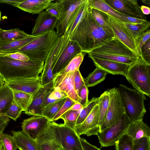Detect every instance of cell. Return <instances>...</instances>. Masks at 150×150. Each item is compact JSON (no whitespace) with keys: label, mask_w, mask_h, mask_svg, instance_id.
Segmentation results:
<instances>
[{"label":"cell","mask_w":150,"mask_h":150,"mask_svg":"<svg viewBox=\"0 0 150 150\" xmlns=\"http://www.w3.org/2000/svg\"><path fill=\"white\" fill-rule=\"evenodd\" d=\"M3 150H16L18 149L16 142L13 136L3 133L0 137Z\"/></svg>","instance_id":"7bdbcfd3"},{"label":"cell","mask_w":150,"mask_h":150,"mask_svg":"<svg viewBox=\"0 0 150 150\" xmlns=\"http://www.w3.org/2000/svg\"><path fill=\"white\" fill-rule=\"evenodd\" d=\"M110 95L108 91L104 92L98 97L97 104L98 105L99 112V126L100 127L105 120L109 101Z\"/></svg>","instance_id":"836d02e7"},{"label":"cell","mask_w":150,"mask_h":150,"mask_svg":"<svg viewBox=\"0 0 150 150\" xmlns=\"http://www.w3.org/2000/svg\"><path fill=\"white\" fill-rule=\"evenodd\" d=\"M89 7L103 12L121 21L129 22L123 16V13L116 11L111 7L104 0H88Z\"/></svg>","instance_id":"4316f807"},{"label":"cell","mask_w":150,"mask_h":150,"mask_svg":"<svg viewBox=\"0 0 150 150\" xmlns=\"http://www.w3.org/2000/svg\"><path fill=\"white\" fill-rule=\"evenodd\" d=\"M9 121V118L4 114H0V137Z\"/></svg>","instance_id":"db71d44e"},{"label":"cell","mask_w":150,"mask_h":150,"mask_svg":"<svg viewBox=\"0 0 150 150\" xmlns=\"http://www.w3.org/2000/svg\"><path fill=\"white\" fill-rule=\"evenodd\" d=\"M115 146L116 150H133L134 140L126 133L116 142Z\"/></svg>","instance_id":"b9f144b4"},{"label":"cell","mask_w":150,"mask_h":150,"mask_svg":"<svg viewBox=\"0 0 150 150\" xmlns=\"http://www.w3.org/2000/svg\"><path fill=\"white\" fill-rule=\"evenodd\" d=\"M125 76L135 90L150 97V64L139 57L129 66Z\"/></svg>","instance_id":"5b68a950"},{"label":"cell","mask_w":150,"mask_h":150,"mask_svg":"<svg viewBox=\"0 0 150 150\" xmlns=\"http://www.w3.org/2000/svg\"><path fill=\"white\" fill-rule=\"evenodd\" d=\"M84 53L82 52L77 54L57 75H64L79 70L80 66L83 59Z\"/></svg>","instance_id":"8d00e7d4"},{"label":"cell","mask_w":150,"mask_h":150,"mask_svg":"<svg viewBox=\"0 0 150 150\" xmlns=\"http://www.w3.org/2000/svg\"><path fill=\"white\" fill-rule=\"evenodd\" d=\"M85 85L82 86L79 92L78 95L81 99L80 103L83 107L88 104L89 102L88 96L89 91Z\"/></svg>","instance_id":"681fc988"},{"label":"cell","mask_w":150,"mask_h":150,"mask_svg":"<svg viewBox=\"0 0 150 150\" xmlns=\"http://www.w3.org/2000/svg\"><path fill=\"white\" fill-rule=\"evenodd\" d=\"M113 38L95 21L88 6L69 40L76 41L82 52L88 53Z\"/></svg>","instance_id":"6da1fadb"},{"label":"cell","mask_w":150,"mask_h":150,"mask_svg":"<svg viewBox=\"0 0 150 150\" xmlns=\"http://www.w3.org/2000/svg\"><path fill=\"white\" fill-rule=\"evenodd\" d=\"M126 133L134 140L150 137V128L142 119H140L131 122Z\"/></svg>","instance_id":"cb8c5ba5"},{"label":"cell","mask_w":150,"mask_h":150,"mask_svg":"<svg viewBox=\"0 0 150 150\" xmlns=\"http://www.w3.org/2000/svg\"><path fill=\"white\" fill-rule=\"evenodd\" d=\"M54 88V79L49 83L43 85L33 95L31 103L25 114L29 115L42 116L40 107L48 94Z\"/></svg>","instance_id":"d6986e66"},{"label":"cell","mask_w":150,"mask_h":150,"mask_svg":"<svg viewBox=\"0 0 150 150\" xmlns=\"http://www.w3.org/2000/svg\"><path fill=\"white\" fill-rule=\"evenodd\" d=\"M63 37V35L58 36L45 62L42 72L40 77L42 86L49 83L55 77L53 74L52 70L58 57Z\"/></svg>","instance_id":"5bb4252c"},{"label":"cell","mask_w":150,"mask_h":150,"mask_svg":"<svg viewBox=\"0 0 150 150\" xmlns=\"http://www.w3.org/2000/svg\"><path fill=\"white\" fill-rule=\"evenodd\" d=\"M0 150H3L2 143L0 141Z\"/></svg>","instance_id":"be15d7a7"},{"label":"cell","mask_w":150,"mask_h":150,"mask_svg":"<svg viewBox=\"0 0 150 150\" xmlns=\"http://www.w3.org/2000/svg\"><path fill=\"white\" fill-rule=\"evenodd\" d=\"M89 52L139 57L135 53L115 37Z\"/></svg>","instance_id":"8fae6325"},{"label":"cell","mask_w":150,"mask_h":150,"mask_svg":"<svg viewBox=\"0 0 150 150\" xmlns=\"http://www.w3.org/2000/svg\"><path fill=\"white\" fill-rule=\"evenodd\" d=\"M38 14L32 30V35L33 36L54 30L58 21L55 17L46 11H42Z\"/></svg>","instance_id":"44dd1931"},{"label":"cell","mask_w":150,"mask_h":150,"mask_svg":"<svg viewBox=\"0 0 150 150\" xmlns=\"http://www.w3.org/2000/svg\"><path fill=\"white\" fill-rule=\"evenodd\" d=\"M49 121L42 116H33L23 120L21 123L22 131L36 141L47 128Z\"/></svg>","instance_id":"4fadbf2b"},{"label":"cell","mask_w":150,"mask_h":150,"mask_svg":"<svg viewBox=\"0 0 150 150\" xmlns=\"http://www.w3.org/2000/svg\"><path fill=\"white\" fill-rule=\"evenodd\" d=\"M83 0H57L61 8L60 17L56 27L58 36L65 33L67 23L71 16Z\"/></svg>","instance_id":"7c38bea8"},{"label":"cell","mask_w":150,"mask_h":150,"mask_svg":"<svg viewBox=\"0 0 150 150\" xmlns=\"http://www.w3.org/2000/svg\"><path fill=\"white\" fill-rule=\"evenodd\" d=\"M88 57L91 58H97L123 63L130 65L136 61L139 57H133L123 56L108 54L92 53L89 52Z\"/></svg>","instance_id":"d6a6232c"},{"label":"cell","mask_w":150,"mask_h":150,"mask_svg":"<svg viewBox=\"0 0 150 150\" xmlns=\"http://www.w3.org/2000/svg\"><path fill=\"white\" fill-rule=\"evenodd\" d=\"M46 9V11L55 17L58 20L59 19L61 14V8L57 1L55 2H51Z\"/></svg>","instance_id":"7dc6e473"},{"label":"cell","mask_w":150,"mask_h":150,"mask_svg":"<svg viewBox=\"0 0 150 150\" xmlns=\"http://www.w3.org/2000/svg\"><path fill=\"white\" fill-rule=\"evenodd\" d=\"M22 111V109L13 101L4 115L8 118L16 121L20 116Z\"/></svg>","instance_id":"f6af8a7d"},{"label":"cell","mask_w":150,"mask_h":150,"mask_svg":"<svg viewBox=\"0 0 150 150\" xmlns=\"http://www.w3.org/2000/svg\"><path fill=\"white\" fill-rule=\"evenodd\" d=\"M12 91L13 101L22 110L25 111L30 105L33 98V95L15 90Z\"/></svg>","instance_id":"e575fe53"},{"label":"cell","mask_w":150,"mask_h":150,"mask_svg":"<svg viewBox=\"0 0 150 150\" xmlns=\"http://www.w3.org/2000/svg\"><path fill=\"white\" fill-rule=\"evenodd\" d=\"M95 69L89 74L86 78H84L85 85L87 88L92 87L100 83L105 79L109 73L102 68L96 66Z\"/></svg>","instance_id":"1f68e13d"},{"label":"cell","mask_w":150,"mask_h":150,"mask_svg":"<svg viewBox=\"0 0 150 150\" xmlns=\"http://www.w3.org/2000/svg\"><path fill=\"white\" fill-rule=\"evenodd\" d=\"M81 110H69L63 114L60 119L63 120L64 124L74 130L76 122Z\"/></svg>","instance_id":"60d3db41"},{"label":"cell","mask_w":150,"mask_h":150,"mask_svg":"<svg viewBox=\"0 0 150 150\" xmlns=\"http://www.w3.org/2000/svg\"><path fill=\"white\" fill-rule=\"evenodd\" d=\"M44 62L29 59L27 62L15 60L0 53V76L5 82L23 78L39 77Z\"/></svg>","instance_id":"7a4b0ae2"},{"label":"cell","mask_w":150,"mask_h":150,"mask_svg":"<svg viewBox=\"0 0 150 150\" xmlns=\"http://www.w3.org/2000/svg\"><path fill=\"white\" fill-rule=\"evenodd\" d=\"M99 108L97 104L84 121L80 124L76 126L74 130L79 136L82 134L87 136L98 135L99 133Z\"/></svg>","instance_id":"2e32d148"},{"label":"cell","mask_w":150,"mask_h":150,"mask_svg":"<svg viewBox=\"0 0 150 150\" xmlns=\"http://www.w3.org/2000/svg\"><path fill=\"white\" fill-rule=\"evenodd\" d=\"M36 141L40 150H57L62 148L55 122L49 121L47 127Z\"/></svg>","instance_id":"30bf717a"},{"label":"cell","mask_w":150,"mask_h":150,"mask_svg":"<svg viewBox=\"0 0 150 150\" xmlns=\"http://www.w3.org/2000/svg\"><path fill=\"white\" fill-rule=\"evenodd\" d=\"M85 85L84 78L82 77L79 69L76 71L74 79V85L78 94L81 87Z\"/></svg>","instance_id":"816d5d0a"},{"label":"cell","mask_w":150,"mask_h":150,"mask_svg":"<svg viewBox=\"0 0 150 150\" xmlns=\"http://www.w3.org/2000/svg\"><path fill=\"white\" fill-rule=\"evenodd\" d=\"M83 107V106L80 103L76 102L70 108L69 110L79 111L81 110Z\"/></svg>","instance_id":"680465c9"},{"label":"cell","mask_w":150,"mask_h":150,"mask_svg":"<svg viewBox=\"0 0 150 150\" xmlns=\"http://www.w3.org/2000/svg\"><path fill=\"white\" fill-rule=\"evenodd\" d=\"M140 9L142 13L144 15H148L150 13V8L149 7L145 6H142L140 7Z\"/></svg>","instance_id":"91938a15"},{"label":"cell","mask_w":150,"mask_h":150,"mask_svg":"<svg viewBox=\"0 0 150 150\" xmlns=\"http://www.w3.org/2000/svg\"><path fill=\"white\" fill-rule=\"evenodd\" d=\"M107 91L110 97L109 104L105 121L100 127L99 133L118 122L125 114L117 88H114Z\"/></svg>","instance_id":"52a82bcc"},{"label":"cell","mask_w":150,"mask_h":150,"mask_svg":"<svg viewBox=\"0 0 150 150\" xmlns=\"http://www.w3.org/2000/svg\"><path fill=\"white\" fill-rule=\"evenodd\" d=\"M1 13L0 10V22L1 20Z\"/></svg>","instance_id":"e7e4bbea"},{"label":"cell","mask_w":150,"mask_h":150,"mask_svg":"<svg viewBox=\"0 0 150 150\" xmlns=\"http://www.w3.org/2000/svg\"><path fill=\"white\" fill-rule=\"evenodd\" d=\"M11 132L19 150H40L36 141L22 131L13 130Z\"/></svg>","instance_id":"d4e9b609"},{"label":"cell","mask_w":150,"mask_h":150,"mask_svg":"<svg viewBox=\"0 0 150 150\" xmlns=\"http://www.w3.org/2000/svg\"><path fill=\"white\" fill-rule=\"evenodd\" d=\"M1 53L4 56L18 61L27 62L29 60V58L26 55L19 52L11 53Z\"/></svg>","instance_id":"f907efd6"},{"label":"cell","mask_w":150,"mask_h":150,"mask_svg":"<svg viewBox=\"0 0 150 150\" xmlns=\"http://www.w3.org/2000/svg\"><path fill=\"white\" fill-rule=\"evenodd\" d=\"M141 1L149 7L150 6V0H142Z\"/></svg>","instance_id":"94428289"},{"label":"cell","mask_w":150,"mask_h":150,"mask_svg":"<svg viewBox=\"0 0 150 150\" xmlns=\"http://www.w3.org/2000/svg\"><path fill=\"white\" fill-rule=\"evenodd\" d=\"M58 37L54 30L37 36L19 51L25 55L29 59L44 62Z\"/></svg>","instance_id":"277c9868"},{"label":"cell","mask_w":150,"mask_h":150,"mask_svg":"<svg viewBox=\"0 0 150 150\" xmlns=\"http://www.w3.org/2000/svg\"><path fill=\"white\" fill-rule=\"evenodd\" d=\"M117 88L125 113L129 121L132 122L143 120L146 112L144 105L146 100L145 95L122 84H120Z\"/></svg>","instance_id":"3957f363"},{"label":"cell","mask_w":150,"mask_h":150,"mask_svg":"<svg viewBox=\"0 0 150 150\" xmlns=\"http://www.w3.org/2000/svg\"><path fill=\"white\" fill-rule=\"evenodd\" d=\"M140 52L141 58L146 63L150 64V39L143 45Z\"/></svg>","instance_id":"c3c4849f"},{"label":"cell","mask_w":150,"mask_h":150,"mask_svg":"<svg viewBox=\"0 0 150 150\" xmlns=\"http://www.w3.org/2000/svg\"><path fill=\"white\" fill-rule=\"evenodd\" d=\"M62 148L63 150H84L80 138L74 129L64 124L55 122Z\"/></svg>","instance_id":"9c48e42d"},{"label":"cell","mask_w":150,"mask_h":150,"mask_svg":"<svg viewBox=\"0 0 150 150\" xmlns=\"http://www.w3.org/2000/svg\"><path fill=\"white\" fill-rule=\"evenodd\" d=\"M150 149V137H143L134 140L133 150H149Z\"/></svg>","instance_id":"bcb514c9"},{"label":"cell","mask_w":150,"mask_h":150,"mask_svg":"<svg viewBox=\"0 0 150 150\" xmlns=\"http://www.w3.org/2000/svg\"><path fill=\"white\" fill-rule=\"evenodd\" d=\"M5 83V82L3 79L0 76V87L2 86Z\"/></svg>","instance_id":"6125c7cd"},{"label":"cell","mask_w":150,"mask_h":150,"mask_svg":"<svg viewBox=\"0 0 150 150\" xmlns=\"http://www.w3.org/2000/svg\"><path fill=\"white\" fill-rule=\"evenodd\" d=\"M13 101L12 91L5 83L0 87V114H5Z\"/></svg>","instance_id":"f546056e"},{"label":"cell","mask_w":150,"mask_h":150,"mask_svg":"<svg viewBox=\"0 0 150 150\" xmlns=\"http://www.w3.org/2000/svg\"><path fill=\"white\" fill-rule=\"evenodd\" d=\"M124 22L137 42L138 38L148 30L150 26V22L147 21L141 23Z\"/></svg>","instance_id":"d590c367"},{"label":"cell","mask_w":150,"mask_h":150,"mask_svg":"<svg viewBox=\"0 0 150 150\" xmlns=\"http://www.w3.org/2000/svg\"><path fill=\"white\" fill-rule=\"evenodd\" d=\"M66 98V97L46 107L42 111V115L50 121L64 103Z\"/></svg>","instance_id":"f35d334b"},{"label":"cell","mask_w":150,"mask_h":150,"mask_svg":"<svg viewBox=\"0 0 150 150\" xmlns=\"http://www.w3.org/2000/svg\"><path fill=\"white\" fill-rule=\"evenodd\" d=\"M76 102L67 96L64 103L50 121H55L59 119Z\"/></svg>","instance_id":"ee69618b"},{"label":"cell","mask_w":150,"mask_h":150,"mask_svg":"<svg viewBox=\"0 0 150 150\" xmlns=\"http://www.w3.org/2000/svg\"><path fill=\"white\" fill-rule=\"evenodd\" d=\"M37 36L29 35L25 38L3 45L0 47V53H11L19 52L21 49L32 41Z\"/></svg>","instance_id":"f1b7e54d"},{"label":"cell","mask_w":150,"mask_h":150,"mask_svg":"<svg viewBox=\"0 0 150 150\" xmlns=\"http://www.w3.org/2000/svg\"><path fill=\"white\" fill-rule=\"evenodd\" d=\"M11 89L19 91L33 95L43 86L40 77L18 79L5 82Z\"/></svg>","instance_id":"ffe728a7"},{"label":"cell","mask_w":150,"mask_h":150,"mask_svg":"<svg viewBox=\"0 0 150 150\" xmlns=\"http://www.w3.org/2000/svg\"><path fill=\"white\" fill-rule=\"evenodd\" d=\"M52 1L51 0H24L16 7L32 14H39L46 9Z\"/></svg>","instance_id":"484cf974"},{"label":"cell","mask_w":150,"mask_h":150,"mask_svg":"<svg viewBox=\"0 0 150 150\" xmlns=\"http://www.w3.org/2000/svg\"><path fill=\"white\" fill-rule=\"evenodd\" d=\"M149 150H150V149H149Z\"/></svg>","instance_id":"003e7915"},{"label":"cell","mask_w":150,"mask_h":150,"mask_svg":"<svg viewBox=\"0 0 150 150\" xmlns=\"http://www.w3.org/2000/svg\"><path fill=\"white\" fill-rule=\"evenodd\" d=\"M98 98H93L88 104L81 110L77 119L76 125L81 123L91 112L94 106L97 104Z\"/></svg>","instance_id":"ab89813d"},{"label":"cell","mask_w":150,"mask_h":150,"mask_svg":"<svg viewBox=\"0 0 150 150\" xmlns=\"http://www.w3.org/2000/svg\"><path fill=\"white\" fill-rule=\"evenodd\" d=\"M82 52L81 47L76 41L69 40L53 67L52 70L53 76L55 77L74 57Z\"/></svg>","instance_id":"ac0fdd59"},{"label":"cell","mask_w":150,"mask_h":150,"mask_svg":"<svg viewBox=\"0 0 150 150\" xmlns=\"http://www.w3.org/2000/svg\"><path fill=\"white\" fill-rule=\"evenodd\" d=\"M89 7L93 17L98 25L108 34L113 38H115L110 25L108 15L97 9Z\"/></svg>","instance_id":"4dcf8cb0"},{"label":"cell","mask_w":150,"mask_h":150,"mask_svg":"<svg viewBox=\"0 0 150 150\" xmlns=\"http://www.w3.org/2000/svg\"><path fill=\"white\" fill-rule=\"evenodd\" d=\"M24 0H0V3H4L9 4L13 6H16Z\"/></svg>","instance_id":"6f0895ef"},{"label":"cell","mask_w":150,"mask_h":150,"mask_svg":"<svg viewBox=\"0 0 150 150\" xmlns=\"http://www.w3.org/2000/svg\"><path fill=\"white\" fill-rule=\"evenodd\" d=\"M29 35L18 28L4 30L0 27V47L11 42L25 38Z\"/></svg>","instance_id":"83f0119b"},{"label":"cell","mask_w":150,"mask_h":150,"mask_svg":"<svg viewBox=\"0 0 150 150\" xmlns=\"http://www.w3.org/2000/svg\"><path fill=\"white\" fill-rule=\"evenodd\" d=\"M88 7V0H83L74 11L68 22L65 31L63 34L64 40H69L78 24Z\"/></svg>","instance_id":"603a6c76"},{"label":"cell","mask_w":150,"mask_h":150,"mask_svg":"<svg viewBox=\"0 0 150 150\" xmlns=\"http://www.w3.org/2000/svg\"><path fill=\"white\" fill-rule=\"evenodd\" d=\"M57 150H63L62 148H59V149H57Z\"/></svg>","instance_id":"03108f58"},{"label":"cell","mask_w":150,"mask_h":150,"mask_svg":"<svg viewBox=\"0 0 150 150\" xmlns=\"http://www.w3.org/2000/svg\"><path fill=\"white\" fill-rule=\"evenodd\" d=\"M123 16L129 22L133 23H141L146 22V20L140 19L134 17H130L123 14Z\"/></svg>","instance_id":"9f6ffc18"},{"label":"cell","mask_w":150,"mask_h":150,"mask_svg":"<svg viewBox=\"0 0 150 150\" xmlns=\"http://www.w3.org/2000/svg\"><path fill=\"white\" fill-rule=\"evenodd\" d=\"M95 65L113 75L125 76L129 65L112 61L97 58H92Z\"/></svg>","instance_id":"7402d4cb"},{"label":"cell","mask_w":150,"mask_h":150,"mask_svg":"<svg viewBox=\"0 0 150 150\" xmlns=\"http://www.w3.org/2000/svg\"><path fill=\"white\" fill-rule=\"evenodd\" d=\"M131 123L125 114L118 122L99 133L97 136L100 148L115 145L116 142L126 133Z\"/></svg>","instance_id":"8992f818"},{"label":"cell","mask_w":150,"mask_h":150,"mask_svg":"<svg viewBox=\"0 0 150 150\" xmlns=\"http://www.w3.org/2000/svg\"><path fill=\"white\" fill-rule=\"evenodd\" d=\"M108 16L110 25L115 37L141 57L138 42L124 22Z\"/></svg>","instance_id":"ba28073f"},{"label":"cell","mask_w":150,"mask_h":150,"mask_svg":"<svg viewBox=\"0 0 150 150\" xmlns=\"http://www.w3.org/2000/svg\"><path fill=\"white\" fill-rule=\"evenodd\" d=\"M64 92L58 88H54L48 94L40 107L42 112L43 110L49 105L67 97Z\"/></svg>","instance_id":"74e56055"},{"label":"cell","mask_w":150,"mask_h":150,"mask_svg":"<svg viewBox=\"0 0 150 150\" xmlns=\"http://www.w3.org/2000/svg\"><path fill=\"white\" fill-rule=\"evenodd\" d=\"M150 30L149 29L143 32L138 38L137 42L140 54L141 49L142 45L148 40L150 39Z\"/></svg>","instance_id":"f5cc1de1"},{"label":"cell","mask_w":150,"mask_h":150,"mask_svg":"<svg viewBox=\"0 0 150 150\" xmlns=\"http://www.w3.org/2000/svg\"><path fill=\"white\" fill-rule=\"evenodd\" d=\"M115 10L128 16L146 20L136 0H104Z\"/></svg>","instance_id":"9a60e30c"},{"label":"cell","mask_w":150,"mask_h":150,"mask_svg":"<svg viewBox=\"0 0 150 150\" xmlns=\"http://www.w3.org/2000/svg\"><path fill=\"white\" fill-rule=\"evenodd\" d=\"M76 71L64 75H56L54 79V88L64 93L67 97L75 102L80 103L81 99L75 90L74 85Z\"/></svg>","instance_id":"e0dca14e"},{"label":"cell","mask_w":150,"mask_h":150,"mask_svg":"<svg viewBox=\"0 0 150 150\" xmlns=\"http://www.w3.org/2000/svg\"><path fill=\"white\" fill-rule=\"evenodd\" d=\"M81 143L84 150H101L95 146L88 142L84 138L80 137Z\"/></svg>","instance_id":"11a10c76"}]
</instances>
